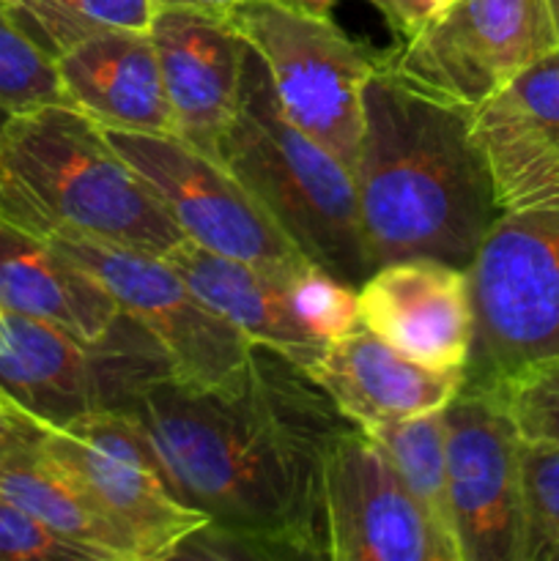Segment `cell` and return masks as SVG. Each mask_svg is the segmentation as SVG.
I'll return each instance as SVG.
<instances>
[{
	"mask_svg": "<svg viewBox=\"0 0 559 561\" xmlns=\"http://www.w3.org/2000/svg\"><path fill=\"white\" fill-rule=\"evenodd\" d=\"M170 488L212 529L263 557L321 559L318 469L351 420L301 367L252 343L244 383L203 389L173 373L126 405Z\"/></svg>",
	"mask_w": 559,
	"mask_h": 561,
	"instance_id": "6da1fadb",
	"label": "cell"
},
{
	"mask_svg": "<svg viewBox=\"0 0 559 561\" xmlns=\"http://www.w3.org/2000/svg\"><path fill=\"white\" fill-rule=\"evenodd\" d=\"M354 184L373 268L409 257L466 268L502 214L475 110L422 91L387 60L362 93Z\"/></svg>",
	"mask_w": 559,
	"mask_h": 561,
	"instance_id": "7a4b0ae2",
	"label": "cell"
},
{
	"mask_svg": "<svg viewBox=\"0 0 559 561\" xmlns=\"http://www.w3.org/2000/svg\"><path fill=\"white\" fill-rule=\"evenodd\" d=\"M0 217L42 239H93L151 255L184 241L102 126L69 102L14 113L0 129Z\"/></svg>",
	"mask_w": 559,
	"mask_h": 561,
	"instance_id": "3957f363",
	"label": "cell"
},
{
	"mask_svg": "<svg viewBox=\"0 0 559 561\" xmlns=\"http://www.w3.org/2000/svg\"><path fill=\"white\" fill-rule=\"evenodd\" d=\"M219 162L307 261L351 288L365 283L373 263L354 173L290 124L252 47L244 55L239 110L219 142Z\"/></svg>",
	"mask_w": 559,
	"mask_h": 561,
	"instance_id": "277c9868",
	"label": "cell"
},
{
	"mask_svg": "<svg viewBox=\"0 0 559 561\" xmlns=\"http://www.w3.org/2000/svg\"><path fill=\"white\" fill-rule=\"evenodd\" d=\"M471 345L460 389H499L559 359V197L502 211L466 266Z\"/></svg>",
	"mask_w": 559,
	"mask_h": 561,
	"instance_id": "5b68a950",
	"label": "cell"
},
{
	"mask_svg": "<svg viewBox=\"0 0 559 561\" xmlns=\"http://www.w3.org/2000/svg\"><path fill=\"white\" fill-rule=\"evenodd\" d=\"M44 458L129 542L135 561L181 557L212 518L170 488L146 433L126 411H93L69 425H42Z\"/></svg>",
	"mask_w": 559,
	"mask_h": 561,
	"instance_id": "8992f818",
	"label": "cell"
},
{
	"mask_svg": "<svg viewBox=\"0 0 559 561\" xmlns=\"http://www.w3.org/2000/svg\"><path fill=\"white\" fill-rule=\"evenodd\" d=\"M173 373L157 340L124 312L99 343L0 310V398L38 425H69L93 411H124L153 378Z\"/></svg>",
	"mask_w": 559,
	"mask_h": 561,
	"instance_id": "52a82bcc",
	"label": "cell"
},
{
	"mask_svg": "<svg viewBox=\"0 0 559 561\" xmlns=\"http://www.w3.org/2000/svg\"><path fill=\"white\" fill-rule=\"evenodd\" d=\"M228 16L266 66L290 124L354 173L362 146V93L381 60L345 36L329 14H310L277 0H244Z\"/></svg>",
	"mask_w": 559,
	"mask_h": 561,
	"instance_id": "ba28073f",
	"label": "cell"
},
{
	"mask_svg": "<svg viewBox=\"0 0 559 561\" xmlns=\"http://www.w3.org/2000/svg\"><path fill=\"white\" fill-rule=\"evenodd\" d=\"M104 135L162 201L184 239L250 263L285 285L310 266L223 162L175 135L121 129H104Z\"/></svg>",
	"mask_w": 559,
	"mask_h": 561,
	"instance_id": "9c48e42d",
	"label": "cell"
},
{
	"mask_svg": "<svg viewBox=\"0 0 559 561\" xmlns=\"http://www.w3.org/2000/svg\"><path fill=\"white\" fill-rule=\"evenodd\" d=\"M110 290L121 310L159 343L173 376L192 387L244 383L252 343L212 310L162 255L93 239H47Z\"/></svg>",
	"mask_w": 559,
	"mask_h": 561,
	"instance_id": "30bf717a",
	"label": "cell"
},
{
	"mask_svg": "<svg viewBox=\"0 0 559 561\" xmlns=\"http://www.w3.org/2000/svg\"><path fill=\"white\" fill-rule=\"evenodd\" d=\"M458 561H524L518 425L497 389H458L442 409Z\"/></svg>",
	"mask_w": 559,
	"mask_h": 561,
	"instance_id": "8fae6325",
	"label": "cell"
},
{
	"mask_svg": "<svg viewBox=\"0 0 559 561\" xmlns=\"http://www.w3.org/2000/svg\"><path fill=\"white\" fill-rule=\"evenodd\" d=\"M551 49L559 44L546 0H447L387 66L475 110Z\"/></svg>",
	"mask_w": 559,
	"mask_h": 561,
	"instance_id": "7c38bea8",
	"label": "cell"
},
{
	"mask_svg": "<svg viewBox=\"0 0 559 561\" xmlns=\"http://www.w3.org/2000/svg\"><path fill=\"white\" fill-rule=\"evenodd\" d=\"M318 510L321 559L455 561L384 449L354 422L323 447Z\"/></svg>",
	"mask_w": 559,
	"mask_h": 561,
	"instance_id": "4fadbf2b",
	"label": "cell"
},
{
	"mask_svg": "<svg viewBox=\"0 0 559 561\" xmlns=\"http://www.w3.org/2000/svg\"><path fill=\"white\" fill-rule=\"evenodd\" d=\"M148 33L173 115V135L219 162V142L239 110L250 44L228 14L201 9H157Z\"/></svg>",
	"mask_w": 559,
	"mask_h": 561,
	"instance_id": "5bb4252c",
	"label": "cell"
},
{
	"mask_svg": "<svg viewBox=\"0 0 559 561\" xmlns=\"http://www.w3.org/2000/svg\"><path fill=\"white\" fill-rule=\"evenodd\" d=\"M360 323L417 365L464 373L471 345L466 268L433 257L376 266L356 288Z\"/></svg>",
	"mask_w": 559,
	"mask_h": 561,
	"instance_id": "9a60e30c",
	"label": "cell"
},
{
	"mask_svg": "<svg viewBox=\"0 0 559 561\" xmlns=\"http://www.w3.org/2000/svg\"><path fill=\"white\" fill-rule=\"evenodd\" d=\"M499 211L559 197V49L537 58L475 107Z\"/></svg>",
	"mask_w": 559,
	"mask_h": 561,
	"instance_id": "2e32d148",
	"label": "cell"
},
{
	"mask_svg": "<svg viewBox=\"0 0 559 561\" xmlns=\"http://www.w3.org/2000/svg\"><path fill=\"white\" fill-rule=\"evenodd\" d=\"M305 373L362 431L442 411L460 389V373L427 370L362 323L329 340Z\"/></svg>",
	"mask_w": 559,
	"mask_h": 561,
	"instance_id": "e0dca14e",
	"label": "cell"
},
{
	"mask_svg": "<svg viewBox=\"0 0 559 561\" xmlns=\"http://www.w3.org/2000/svg\"><path fill=\"white\" fill-rule=\"evenodd\" d=\"M66 102L104 129L173 135L157 49L148 31H115L55 58Z\"/></svg>",
	"mask_w": 559,
	"mask_h": 561,
	"instance_id": "ac0fdd59",
	"label": "cell"
},
{
	"mask_svg": "<svg viewBox=\"0 0 559 561\" xmlns=\"http://www.w3.org/2000/svg\"><path fill=\"white\" fill-rule=\"evenodd\" d=\"M0 310L99 343L124 318L110 290L53 241L0 217Z\"/></svg>",
	"mask_w": 559,
	"mask_h": 561,
	"instance_id": "d6986e66",
	"label": "cell"
},
{
	"mask_svg": "<svg viewBox=\"0 0 559 561\" xmlns=\"http://www.w3.org/2000/svg\"><path fill=\"white\" fill-rule=\"evenodd\" d=\"M164 261L184 277V283L239 329L250 343L272 348L307 370L321 356L323 345L305 329L288 299V285L244 261L203 250L184 239L164 252Z\"/></svg>",
	"mask_w": 559,
	"mask_h": 561,
	"instance_id": "ffe728a7",
	"label": "cell"
},
{
	"mask_svg": "<svg viewBox=\"0 0 559 561\" xmlns=\"http://www.w3.org/2000/svg\"><path fill=\"white\" fill-rule=\"evenodd\" d=\"M38 422L0 444V496L96 561H135L129 542L38 449Z\"/></svg>",
	"mask_w": 559,
	"mask_h": 561,
	"instance_id": "44dd1931",
	"label": "cell"
},
{
	"mask_svg": "<svg viewBox=\"0 0 559 561\" xmlns=\"http://www.w3.org/2000/svg\"><path fill=\"white\" fill-rule=\"evenodd\" d=\"M367 436L384 449L389 463L400 474L403 485L417 499L431 524L447 542L458 561L453 518H449L447 496V453H444V420L442 411L411 416V420L387 422V425L365 427Z\"/></svg>",
	"mask_w": 559,
	"mask_h": 561,
	"instance_id": "7402d4cb",
	"label": "cell"
},
{
	"mask_svg": "<svg viewBox=\"0 0 559 561\" xmlns=\"http://www.w3.org/2000/svg\"><path fill=\"white\" fill-rule=\"evenodd\" d=\"M27 38L49 58L115 31H151L153 0H9Z\"/></svg>",
	"mask_w": 559,
	"mask_h": 561,
	"instance_id": "603a6c76",
	"label": "cell"
},
{
	"mask_svg": "<svg viewBox=\"0 0 559 561\" xmlns=\"http://www.w3.org/2000/svg\"><path fill=\"white\" fill-rule=\"evenodd\" d=\"M66 102L58 66L22 33L9 0H0V107L14 113Z\"/></svg>",
	"mask_w": 559,
	"mask_h": 561,
	"instance_id": "cb8c5ba5",
	"label": "cell"
},
{
	"mask_svg": "<svg viewBox=\"0 0 559 561\" xmlns=\"http://www.w3.org/2000/svg\"><path fill=\"white\" fill-rule=\"evenodd\" d=\"M524 480V561H559V444L521 447Z\"/></svg>",
	"mask_w": 559,
	"mask_h": 561,
	"instance_id": "d4e9b609",
	"label": "cell"
},
{
	"mask_svg": "<svg viewBox=\"0 0 559 561\" xmlns=\"http://www.w3.org/2000/svg\"><path fill=\"white\" fill-rule=\"evenodd\" d=\"M288 299L307 332L321 343L343 337L360 323L356 288L318 266H307L288 283Z\"/></svg>",
	"mask_w": 559,
	"mask_h": 561,
	"instance_id": "484cf974",
	"label": "cell"
},
{
	"mask_svg": "<svg viewBox=\"0 0 559 561\" xmlns=\"http://www.w3.org/2000/svg\"><path fill=\"white\" fill-rule=\"evenodd\" d=\"M521 438L559 444V359L510 378L497 389Z\"/></svg>",
	"mask_w": 559,
	"mask_h": 561,
	"instance_id": "4316f807",
	"label": "cell"
},
{
	"mask_svg": "<svg viewBox=\"0 0 559 561\" xmlns=\"http://www.w3.org/2000/svg\"><path fill=\"white\" fill-rule=\"evenodd\" d=\"M0 561H96L0 496Z\"/></svg>",
	"mask_w": 559,
	"mask_h": 561,
	"instance_id": "83f0119b",
	"label": "cell"
},
{
	"mask_svg": "<svg viewBox=\"0 0 559 561\" xmlns=\"http://www.w3.org/2000/svg\"><path fill=\"white\" fill-rule=\"evenodd\" d=\"M367 3L376 5L400 36L411 38L442 9L444 0H367Z\"/></svg>",
	"mask_w": 559,
	"mask_h": 561,
	"instance_id": "f1b7e54d",
	"label": "cell"
},
{
	"mask_svg": "<svg viewBox=\"0 0 559 561\" xmlns=\"http://www.w3.org/2000/svg\"><path fill=\"white\" fill-rule=\"evenodd\" d=\"M33 425H36V420H31L25 411H20L16 405H11L9 400L0 398V444L20 436V433L31 431Z\"/></svg>",
	"mask_w": 559,
	"mask_h": 561,
	"instance_id": "f546056e",
	"label": "cell"
},
{
	"mask_svg": "<svg viewBox=\"0 0 559 561\" xmlns=\"http://www.w3.org/2000/svg\"><path fill=\"white\" fill-rule=\"evenodd\" d=\"M153 3H157V9H201L228 14V11H233L244 0H153Z\"/></svg>",
	"mask_w": 559,
	"mask_h": 561,
	"instance_id": "4dcf8cb0",
	"label": "cell"
},
{
	"mask_svg": "<svg viewBox=\"0 0 559 561\" xmlns=\"http://www.w3.org/2000/svg\"><path fill=\"white\" fill-rule=\"evenodd\" d=\"M277 3L294 5V9L310 11V14H329L334 9V3H340V0H277Z\"/></svg>",
	"mask_w": 559,
	"mask_h": 561,
	"instance_id": "1f68e13d",
	"label": "cell"
},
{
	"mask_svg": "<svg viewBox=\"0 0 559 561\" xmlns=\"http://www.w3.org/2000/svg\"><path fill=\"white\" fill-rule=\"evenodd\" d=\"M546 9H548V16H551L554 36H557V44H559V0H546Z\"/></svg>",
	"mask_w": 559,
	"mask_h": 561,
	"instance_id": "d6a6232c",
	"label": "cell"
},
{
	"mask_svg": "<svg viewBox=\"0 0 559 561\" xmlns=\"http://www.w3.org/2000/svg\"><path fill=\"white\" fill-rule=\"evenodd\" d=\"M9 110H3V107H0V129H3V126H5V121H9Z\"/></svg>",
	"mask_w": 559,
	"mask_h": 561,
	"instance_id": "836d02e7",
	"label": "cell"
},
{
	"mask_svg": "<svg viewBox=\"0 0 559 561\" xmlns=\"http://www.w3.org/2000/svg\"><path fill=\"white\" fill-rule=\"evenodd\" d=\"M444 3H447V0H444Z\"/></svg>",
	"mask_w": 559,
	"mask_h": 561,
	"instance_id": "e575fe53",
	"label": "cell"
}]
</instances>
